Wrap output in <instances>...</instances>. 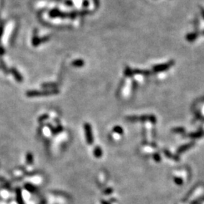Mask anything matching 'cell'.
Returning a JSON list of instances; mask_svg holds the SVG:
<instances>
[{"label": "cell", "mask_w": 204, "mask_h": 204, "mask_svg": "<svg viewBox=\"0 0 204 204\" xmlns=\"http://www.w3.org/2000/svg\"><path fill=\"white\" fill-rule=\"evenodd\" d=\"M61 12L60 11H58V9H53L50 12V16L51 17H61Z\"/></svg>", "instance_id": "cell-1"}, {"label": "cell", "mask_w": 204, "mask_h": 204, "mask_svg": "<svg viewBox=\"0 0 204 204\" xmlns=\"http://www.w3.org/2000/svg\"><path fill=\"white\" fill-rule=\"evenodd\" d=\"M203 33H204V32H203Z\"/></svg>", "instance_id": "cell-5"}, {"label": "cell", "mask_w": 204, "mask_h": 204, "mask_svg": "<svg viewBox=\"0 0 204 204\" xmlns=\"http://www.w3.org/2000/svg\"><path fill=\"white\" fill-rule=\"evenodd\" d=\"M83 3H84V4H83V5H85V6H87V5H88V2L87 1H84Z\"/></svg>", "instance_id": "cell-3"}, {"label": "cell", "mask_w": 204, "mask_h": 204, "mask_svg": "<svg viewBox=\"0 0 204 204\" xmlns=\"http://www.w3.org/2000/svg\"><path fill=\"white\" fill-rule=\"evenodd\" d=\"M201 12H202V15H203V17H204V9H203V8L201 10Z\"/></svg>", "instance_id": "cell-4"}, {"label": "cell", "mask_w": 204, "mask_h": 204, "mask_svg": "<svg viewBox=\"0 0 204 204\" xmlns=\"http://www.w3.org/2000/svg\"><path fill=\"white\" fill-rule=\"evenodd\" d=\"M3 30H4V28H3V26H0V38H1L2 36Z\"/></svg>", "instance_id": "cell-2"}]
</instances>
